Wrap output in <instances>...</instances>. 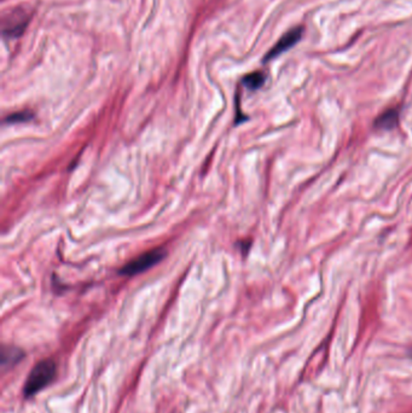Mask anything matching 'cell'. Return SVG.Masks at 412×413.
Segmentation results:
<instances>
[{"mask_svg":"<svg viewBox=\"0 0 412 413\" xmlns=\"http://www.w3.org/2000/svg\"><path fill=\"white\" fill-rule=\"evenodd\" d=\"M303 34H304V28L303 27H295L291 31L286 32V34H283L281 39L274 43V48L266 53L264 62L274 60V58L281 56L282 53H286L288 50H291L293 46H295L296 43H299L301 38H303Z\"/></svg>","mask_w":412,"mask_h":413,"instance_id":"3957f363","label":"cell"},{"mask_svg":"<svg viewBox=\"0 0 412 413\" xmlns=\"http://www.w3.org/2000/svg\"><path fill=\"white\" fill-rule=\"evenodd\" d=\"M399 123V111L397 109H388L373 122L375 130H391Z\"/></svg>","mask_w":412,"mask_h":413,"instance_id":"5b68a950","label":"cell"},{"mask_svg":"<svg viewBox=\"0 0 412 413\" xmlns=\"http://www.w3.org/2000/svg\"><path fill=\"white\" fill-rule=\"evenodd\" d=\"M28 25V16L21 10H16L10 13L9 18H5L4 35L9 38H18L26 29Z\"/></svg>","mask_w":412,"mask_h":413,"instance_id":"277c9868","label":"cell"},{"mask_svg":"<svg viewBox=\"0 0 412 413\" xmlns=\"http://www.w3.org/2000/svg\"><path fill=\"white\" fill-rule=\"evenodd\" d=\"M166 257V252L162 248L152 249L150 252H144L140 257L128 262L121 271L122 276H135L148 271L152 266L157 265Z\"/></svg>","mask_w":412,"mask_h":413,"instance_id":"7a4b0ae2","label":"cell"},{"mask_svg":"<svg viewBox=\"0 0 412 413\" xmlns=\"http://www.w3.org/2000/svg\"><path fill=\"white\" fill-rule=\"evenodd\" d=\"M265 81H266V75L263 72H254L251 74L246 75L242 83L244 86L247 87L248 90L251 91H256L261 87L264 86Z\"/></svg>","mask_w":412,"mask_h":413,"instance_id":"8992f818","label":"cell"},{"mask_svg":"<svg viewBox=\"0 0 412 413\" xmlns=\"http://www.w3.org/2000/svg\"><path fill=\"white\" fill-rule=\"evenodd\" d=\"M57 366L55 361L51 359H45L36 364L32 369L31 372L27 377L25 388H23V395L27 399L33 396L48 387L50 383L53 382L56 377Z\"/></svg>","mask_w":412,"mask_h":413,"instance_id":"6da1fadb","label":"cell"},{"mask_svg":"<svg viewBox=\"0 0 412 413\" xmlns=\"http://www.w3.org/2000/svg\"><path fill=\"white\" fill-rule=\"evenodd\" d=\"M32 119H33V114L29 111H20V113L9 115L8 118L5 119V122L6 123H22V122L31 121Z\"/></svg>","mask_w":412,"mask_h":413,"instance_id":"ba28073f","label":"cell"},{"mask_svg":"<svg viewBox=\"0 0 412 413\" xmlns=\"http://www.w3.org/2000/svg\"><path fill=\"white\" fill-rule=\"evenodd\" d=\"M25 357L21 349L15 347L3 348V366H13L18 364Z\"/></svg>","mask_w":412,"mask_h":413,"instance_id":"52a82bcc","label":"cell"}]
</instances>
